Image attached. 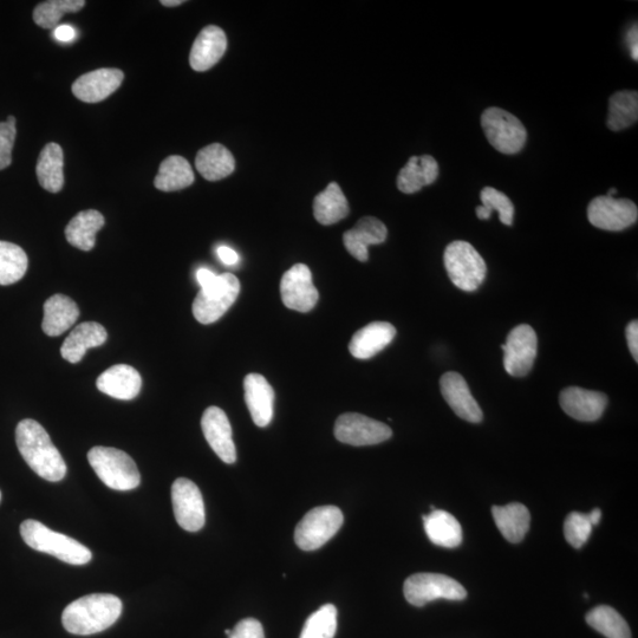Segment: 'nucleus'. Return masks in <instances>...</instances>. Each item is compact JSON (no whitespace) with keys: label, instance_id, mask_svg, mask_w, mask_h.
<instances>
[{"label":"nucleus","instance_id":"obj_1","mask_svg":"<svg viewBox=\"0 0 638 638\" xmlns=\"http://www.w3.org/2000/svg\"><path fill=\"white\" fill-rule=\"evenodd\" d=\"M16 442L19 452L32 471L39 477L57 483L67 474V465L60 451L52 444L50 436L35 420L18 423Z\"/></svg>","mask_w":638,"mask_h":638},{"label":"nucleus","instance_id":"obj_2","mask_svg":"<svg viewBox=\"0 0 638 638\" xmlns=\"http://www.w3.org/2000/svg\"><path fill=\"white\" fill-rule=\"evenodd\" d=\"M119 597L93 594L78 598L64 609L62 623L70 634L88 636L112 627L122 614Z\"/></svg>","mask_w":638,"mask_h":638},{"label":"nucleus","instance_id":"obj_3","mask_svg":"<svg viewBox=\"0 0 638 638\" xmlns=\"http://www.w3.org/2000/svg\"><path fill=\"white\" fill-rule=\"evenodd\" d=\"M21 535L31 549L48 553L64 563L86 565L93 553L74 538L62 535L34 519L25 520L21 525Z\"/></svg>","mask_w":638,"mask_h":638},{"label":"nucleus","instance_id":"obj_4","mask_svg":"<svg viewBox=\"0 0 638 638\" xmlns=\"http://www.w3.org/2000/svg\"><path fill=\"white\" fill-rule=\"evenodd\" d=\"M88 461L102 483L115 491H132L139 487L141 475L132 457L120 449L94 447Z\"/></svg>","mask_w":638,"mask_h":638},{"label":"nucleus","instance_id":"obj_5","mask_svg":"<svg viewBox=\"0 0 638 638\" xmlns=\"http://www.w3.org/2000/svg\"><path fill=\"white\" fill-rule=\"evenodd\" d=\"M445 268L451 282L458 289L473 292L484 283L487 266L473 245L457 240L446 247Z\"/></svg>","mask_w":638,"mask_h":638},{"label":"nucleus","instance_id":"obj_6","mask_svg":"<svg viewBox=\"0 0 638 638\" xmlns=\"http://www.w3.org/2000/svg\"><path fill=\"white\" fill-rule=\"evenodd\" d=\"M483 127L488 142L498 152L513 155L525 147L527 140L526 128L522 121L504 109L488 108L481 115Z\"/></svg>","mask_w":638,"mask_h":638},{"label":"nucleus","instance_id":"obj_7","mask_svg":"<svg viewBox=\"0 0 638 638\" xmlns=\"http://www.w3.org/2000/svg\"><path fill=\"white\" fill-rule=\"evenodd\" d=\"M343 513L336 506H321L305 514L295 531V542L299 549L315 551L322 548L340 531Z\"/></svg>","mask_w":638,"mask_h":638},{"label":"nucleus","instance_id":"obj_8","mask_svg":"<svg viewBox=\"0 0 638 638\" xmlns=\"http://www.w3.org/2000/svg\"><path fill=\"white\" fill-rule=\"evenodd\" d=\"M240 292L238 278L232 273L217 277L210 288L201 289L193 303V315L201 324L219 321L236 303Z\"/></svg>","mask_w":638,"mask_h":638},{"label":"nucleus","instance_id":"obj_9","mask_svg":"<svg viewBox=\"0 0 638 638\" xmlns=\"http://www.w3.org/2000/svg\"><path fill=\"white\" fill-rule=\"evenodd\" d=\"M406 600L414 607H425L435 600L464 601L467 591L455 579L440 574H415L407 578Z\"/></svg>","mask_w":638,"mask_h":638},{"label":"nucleus","instance_id":"obj_10","mask_svg":"<svg viewBox=\"0 0 638 638\" xmlns=\"http://www.w3.org/2000/svg\"><path fill=\"white\" fill-rule=\"evenodd\" d=\"M392 435V428L386 423L357 413L341 415L335 425L336 439L350 446L379 445L392 438Z\"/></svg>","mask_w":638,"mask_h":638},{"label":"nucleus","instance_id":"obj_11","mask_svg":"<svg viewBox=\"0 0 638 638\" xmlns=\"http://www.w3.org/2000/svg\"><path fill=\"white\" fill-rule=\"evenodd\" d=\"M504 351V367L507 374L523 377L530 373L535 364L538 351L536 331L530 325L522 324L511 330Z\"/></svg>","mask_w":638,"mask_h":638},{"label":"nucleus","instance_id":"obj_12","mask_svg":"<svg viewBox=\"0 0 638 638\" xmlns=\"http://www.w3.org/2000/svg\"><path fill=\"white\" fill-rule=\"evenodd\" d=\"M172 503L175 519L182 529L198 532L206 522L203 494L193 481L179 478L172 486Z\"/></svg>","mask_w":638,"mask_h":638},{"label":"nucleus","instance_id":"obj_13","mask_svg":"<svg viewBox=\"0 0 638 638\" xmlns=\"http://www.w3.org/2000/svg\"><path fill=\"white\" fill-rule=\"evenodd\" d=\"M588 218L597 229L617 232L633 226L638 218L637 206L628 199H615L603 195L591 201Z\"/></svg>","mask_w":638,"mask_h":638},{"label":"nucleus","instance_id":"obj_14","mask_svg":"<svg viewBox=\"0 0 638 638\" xmlns=\"http://www.w3.org/2000/svg\"><path fill=\"white\" fill-rule=\"evenodd\" d=\"M281 295L285 307L291 310L309 312L316 307L319 294L307 265L296 264L284 273Z\"/></svg>","mask_w":638,"mask_h":638},{"label":"nucleus","instance_id":"obj_15","mask_svg":"<svg viewBox=\"0 0 638 638\" xmlns=\"http://www.w3.org/2000/svg\"><path fill=\"white\" fill-rule=\"evenodd\" d=\"M201 428L214 453L225 464H234L237 461V449L232 438L231 423L224 410L218 407L207 408L201 419Z\"/></svg>","mask_w":638,"mask_h":638},{"label":"nucleus","instance_id":"obj_16","mask_svg":"<svg viewBox=\"0 0 638 638\" xmlns=\"http://www.w3.org/2000/svg\"><path fill=\"white\" fill-rule=\"evenodd\" d=\"M440 387L442 396L459 418L472 423L483 421V410L475 401L466 380L459 373H446L441 377Z\"/></svg>","mask_w":638,"mask_h":638},{"label":"nucleus","instance_id":"obj_17","mask_svg":"<svg viewBox=\"0 0 638 638\" xmlns=\"http://www.w3.org/2000/svg\"><path fill=\"white\" fill-rule=\"evenodd\" d=\"M564 412L572 419L594 422L602 418L608 406V397L600 392L578 387H569L559 396Z\"/></svg>","mask_w":638,"mask_h":638},{"label":"nucleus","instance_id":"obj_18","mask_svg":"<svg viewBox=\"0 0 638 638\" xmlns=\"http://www.w3.org/2000/svg\"><path fill=\"white\" fill-rule=\"evenodd\" d=\"M123 78L125 75L119 69L90 71L77 78L73 84V93L82 102H101L121 87Z\"/></svg>","mask_w":638,"mask_h":638},{"label":"nucleus","instance_id":"obj_19","mask_svg":"<svg viewBox=\"0 0 638 638\" xmlns=\"http://www.w3.org/2000/svg\"><path fill=\"white\" fill-rule=\"evenodd\" d=\"M388 230L381 220L374 217H364L354 227L344 233L345 249L360 262H367L369 246L386 242Z\"/></svg>","mask_w":638,"mask_h":638},{"label":"nucleus","instance_id":"obj_20","mask_svg":"<svg viewBox=\"0 0 638 638\" xmlns=\"http://www.w3.org/2000/svg\"><path fill=\"white\" fill-rule=\"evenodd\" d=\"M96 386L100 392L114 399L130 401L140 394L142 379L133 367L116 364L99 376Z\"/></svg>","mask_w":638,"mask_h":638},{"label":"nucleus","instance_id":"obj_21","mask_svg":"<svg viewBox=\"0 0 638 638\" xmlns=\"http://www.w3.org/2000/svg\"><path fill=\"white\" fill-rule=\"evenodd\" d=\"M245 401L251 418L258 427L270 425L273 419L275 392L268 380L260 374H249L244 380Z\"/></svg>","mask_w":638,"mask_h":638},{"label":"nucleus","instance_id":"obj_22","mask_svg":"<svg viewBox=\"0 0 638 638\" xmlns=\"http://www.w3.org/2000/svg\"><path fill=\"white\" fill-rule=\"evenodd\" d=\"M227 38L225 32L216 25L206 26L195 39L190 56L192 69L207 71L214 67L225 55Z\"/></svg>","mask_w":638,"mask_h":638},{"label":"nucleus","instance_id":"obj_23","mask_svg":"<svg viewBox=\"0 0 638 638\" xmlns=\"http://www.w3.org/2000/svg\"><path fill=\"white\" fill-rule=\"evenodd\" d=\"M396 336V329L388 322H374L358 330L349 344L350 354L358 360H368L381 353Z\"/></svg>","mask_w":638,"mask_h":638},{"label":"nucleus","instance_id":"obj_24","mask_svg":"<svg viewBox=\"0 0 638 638\" xmlns=\"http://www.w3.org/2000/svg\"><path fill=\"white\" fill-rule=\"evenodd\" d=\"M107 338L106 329L99 323L86 322L77 325L62 344V357L73 364L81 362L89 349L101 347Z\"/></svg>","mask_w":638,"mask_h":638},{"label":"nucleus","instance_id":"obj_25","mask_svg":"<svg viewBox=\"0 0 638 638\" xmlns=\"http://www.w3.org/2000/svg\"><path fill=\"white\" fill-rule=\"evenodd\" d=\"M439 177L438 162L431 155L412 156L397 177V187L406 194L419 192Z\"/></svg>","mask_w":638,"mask_h":638},{"label":"nucleus","instance_id":"obj_26","mask_svg":"<svg viewBox=\"0 0 638 638\" xmlns=\"http://www.w3.org/2000/svg\"><path fill=\"white\" fill-rule=\"evenodd\" d=\"M80 317V309L73 299L64 295H55L44 304L42 328L50 337H57L69 330Z\"/></svg>","mask_w":638,"mask_h":638},{"label":"nucleus","instance_id":"obj_27","mask_svg":"<svg viewBox=\"0 0 638 638\" xmlns=\"http://www.w3.org/2000/svg\"><path fill=\"white\" fill-rule=\"evenodd\" d=\"M492 514L501 535L510 543L522 542L530 530L531 514L523 504L493 506Z\"/></svg>","mask_w":638,"mask_h":638},{"label":"nucleus","instance_id":"obj_28","mask_svg":"<svg viewBox=\"0 0 638 638\" xmlns=\"http://www.w3.org/2000/svg\"><path fill=\"white\" fill-rule=\"evenodd\" d=\"M423 525L429 540L441 548H458L462 542L461 525L451 513L434 510L423 516Z\"/></svg>","mask_w":638,"mask_h":638},{"label":"nucleus","instance_id":"obj_29","mask_svg":"<svg viewBox=\"0 0 638 638\" xmlns=\"http://www.w3.org/2000/svg\"><path fill=\"white\" fill-rule=\"evenodd\" d=\"M106 223L99 211L89 210L77 214L65 229V237L78 250L91 251L96 244V234Z\"/></svg>","mask_w":638,"mask_h":638},{"label":"nucleus","instance_id":"obj_30","mask_svg":"<svg viewBox=\"0 0 638 638\" xmlns=\"http://www.w3.org/2000/svg\"><path fill=\"white\" fill-rule=\"evenodd\" d=\"M195 166L206 180L219 181L234 172L236 161L229 149L220 143H213L199 151Z\"/></svg>","mask_w":638,"mask_h":638},{"label":"nucleus","instance_id":"obj_31","mask_svg":"<svg viewBox=\"0 0 638 638\" xmlns=\"http://www.w3.org/2000/svg\"><path fill=\"white\" fill-rule=\"evenodd\" d=\"M64 156L63 149L57 143H48L39 154L36 173L45 191L58 193L64 185Z\"/></svg>","mask_w":638,"mask_h":638},{"label":"nucleus","instance_id":"obj_32","mask_svg":"<svg viewBox=\"0 0 638 638\" xmlns=\"http://www.w3.org/2000/svg\"><path fill=\"white\" fill-rule=\"evenodd\" d=\"M194 182V173L190 162L179 155L168 156L162 161L154 186L162 192H175L190 187Z\"/></svg>","mask_w":638,"mask_h":638},{"label":"nucleus","instance_id":"obj_33","mask_svg":"<svg viewBox=\"0 0 638 638\" xmlns=\"http://www.w3.org/2000/svg\"><path fill=\"white\" fill-rule=\"evenodd\" d=\"M314 214L319 224L328 226L338 223L349 214L348 200L336 182L319 193L314 201Z\"/></svg>","mask_w":638,"mask_h":638},{"label":"nucleus","instance_id":"obj_34","mask_svg":"<svg viewBox=\"0 0 638 638\" xmlns=\"http://www.w3.org/2000/svg\"><path fill=\"white\" fill-rule=\"evenodd\" d=\"M638 119L637 91L622 90L610 97L608 127L614 132L633 126Z\"/></svg>","mask_w":638,"mask_h":638},{"label":"nucleus","instance_id":"obj_35","mask_svg":"<svg viewBox=\"0 0 638 638\" xmlns=\"http://www.w3.org/2000/svg\"><path fill=\"white\" fill-rule=\"evenodd\" d=\"M585 620L591 628L607 638H631V631L626 620L608 605H600L592 609Z\"/></svg>","mask_w":638,"mask_h":638},{"label":"nucleus","instance_id":"obj_36","mask_svg":"<svg viewBox=\"0 0 638 638\" xmlns=\"http://www.w3.org/2000/svg\"><path fill=\"white\" fill-rule=\"evenodd\" d=\"M28 265V256L21 246L0 242V285H11L21 281Z\"/></svg>","mask_w":638,"mask_h":638},{"label":"nucleus","instance_id":"obj_37","mask_svg":"<svg viewBox=\"0 0 638 638\" xmlns=\"http://www.w3.org/2000/svg\"><path fill=\"white\" fill-rule=\"evenodd\" d=\"M480 199L481 203H483V205L477 207V216L480 220L490 219L492 212L497 211L501 223L506 226H512L514 207L506 194L496 190V188L485 187L480 193Z\"/></svg>","mask_w":638,"mask_h":638},{"label":"nucleus","instance_id":"obj_38","mask_svg":"<svg viewBox=\"0 0 638 638\" xmlns=\"http://www.w3.org/2000/svg\"><path fill=\"white\" fill-rule=\"evenodd\" d=\"M86 5L84 0H50L37 5L34 21L43 29H54L65 13L81 11Z\"/></svg>","mask_w":638,"mask_h":638},{"label":"nucleus","instance_id":"obj_39","mask_svg":"<svg viewBox=\"0 0 638 638\" xmlns=\"http://www.w3.org/2000/svg\"><path fill=\"white\" fill-rule=\"evenodd\" d=\"M337 630V609L325 604L305 622L299 638H334Z\"/></svg>","mask_w":638,"mask_h":638},{"label":"nucleus","instance_id":"obj_40","mask_svg":"<svg viewBox=\"0 0 638 638\" xmlns=\"http://www.w3.org/2000/svg\"><path fill=\"white\" fill-rule=\"evenodd\" d=\"M594 526L587 513L572 512L565 519L564 535L566 542L575 549H581L588 542Z\"/></svg>","mask_w":638,"mask_h":638},{"label":"nucleus","instance_id":"obj_41","mask_svg":"<svg viewBox=\"0 0 638 638\" xmlns=\"http://www.w3.org/2000/svg\"><path fill=\"white\" fill-rule=\"evenodd\" d=\"M16 117L9 116L0 122V171L8 168L12 162V149L16 140Z\"/></svg>","mask_w":638,"mask_h":638},{"label":"nucleus","instance_id":"obj_42","mask_svg":"<svg viewBox=\"0 0 638 638\" xmlns=\"http://www.w3.org/2000/svg\"><path fill=\"white\" fill-rule=\"evenodd\" d=\"M229 638H265L264 628L256 618H245L232 630Z\"/></svg>","mask_w":638,"mask_h":638},{"label":"nucleus","instance_id":"obj_43","mask_svg":"<svg viewBox=\"0 0 638 638\" xmlns=\"http://www.w3.org/2000/svg\"><path fill=\"white\" fill-rule=\"evenodd\" d=\"M627 341L629 345V350L631 355H633L634 360L638 362V322L633 321L630 322L627 330Z\"/></svg>","mask_w":638,"mask_h":638},{"label":"nucleus","instance_id":"obj_44","mask_svg":"<svg viewBox=\"0 0 638 638\" xmlns=\"http://www.w3.org/2000/svg\"><path fill=\"white\" fill-rule=\"evenodd\" d=\"M218 257L225 265H236L239 262L238 253L229 246H220L217 250Z\"/></svg>","mask_w":638,"mask_h":638},{"label":"nucleus","instance_id":"obj_45","mask_svg":"<svg viewBox=\"0 0 638 638\" xmlns=\"http://www.w3.org/2000/svg\"><path fill=\"white\" fill-rule=\"evenodd\" d=\"M54 36L60 42H73L76 37V31L73 26L60 25L55 29Z\"/></svg>","mask_w":638,"mask_h":638},{"label":"nucleus","instance_id":"obj_46","mask_svg":"<svg viewBox=\"0 0 638 638\" xmlns=\"http://www.w3.org/2000/svg\"><path fill=\"white\" fill-rule=\"evenodd\" d=\"M218 275L208 269H199L197 272V281L201 289L210 288L217 281Z\"/></svg>","mask_w":638,"mask_h":638},{"label":"nucleus","instance_id":"obj_47","mask_svg":"<svg viewBox=\"0 0 638 638\" xmlns=\"http://www.w3.org/2000/svg\"><path fill=\"white\" fill-rule=\"evenodd\" d=\"M627 41L629 44L631 57H633L634 60L637 61L638 60V31H637L636 24L633 26V28L630 29Z\"/></svg>","mask_w":638,"mask_h":638},{"label":"nucleus","instance_id":"obj_48","mask_svg":"<svg viewBox=\"0 0 638 638\" xmlns=\"http://www.w3.org/2000/svg\"><path fill=\"white\" fill-rule=\"evenodd\" d=\"M588 516L592 526H597L601 522L602 511L600 509L592 510L590 513H588Z\"/></svg>","mask_w":638,"mask_h":638},{"label":"nucleus","instance_id":"obj_49","mask_svg":"<svg viewBox=\"0 0 638 638\" xmlns=\"http://www.w3.org/2000/svg\"><path fill=\"white\" fill-rule=\"evenodd\" d=\"M161 4L164 6H169V8H172V6H178V5L184 4V0H162Z\"/></svg>","mask_w":638,"mask_h":638},{"label":"nucleus","instance_id":"obj_50","mask_svg":"<svg viewBox=\"0 0 638 638\" xmlns=\"http://www.w3.org/2000/svg\"><path fill=\"white\" fill-rule=\"evenodd\" d=\"M617 190L616 188H611V190L608 193V197L614 198V195H616Z\"/></svg>","mask_w":638,"mask_h":638},{"label":"nucleus","instance_id":"obj_51","mask_svg":"<svg viewBox=\"0 0 638 638\" xmlns=\"http://www.w3.org/2000/svg\"><path fill=\"white\" fill-rule=\"evenodd\" d=\"M231 633H232V630H230V629H227V630L225 631V634H226L227 636H230V635H231Z\"/></svg>","mask_w":638,"mask_h":638},{"label":"nucleus","instance_id":"obj_52","mask_svg":"<svg viewBox=\"0 0 638 638\" xmlns=\"http://www.w3.org/2000/svg\"><path fill=\"white\" fill-rule=\"evenodd\" d=\"M0 499H2V492H0Z\"/></svg>","mask_w":638,"mask_h":638}]
</instances>
